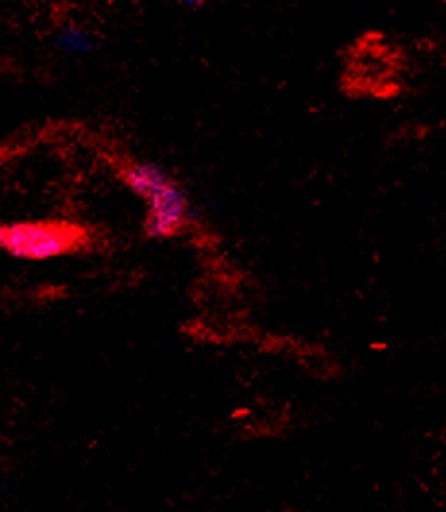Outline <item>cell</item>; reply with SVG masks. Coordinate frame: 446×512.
<instances>
[{"label": "cell", "instance_id": "obj_1", "mask_svg": "<svg viewBox=\"0 0 446 512\" xmlns=\"http://www.w3.org/2000/svg\"><path fill=\"white\" fill-rule=\"evenodd\" d=\"M122 178L128 188L147 201V232L153 238H170L188 223V200L167 172L153 163H130Z\"/></svg>", "mask_w": 446, "mask_h": 512}, {"label": "cell", "instance_id": "obj_2", "mask_svg": "<svg viewBox=\"0 0 446 512\" xmlns=\"http://www.w3.org/2000/svg\"><path fill=\"white\" fill-rule=\"evenodd\" d=\"M84 228L55 221H22L0 225V252L28 261H45L84 250Z\"/></svg>", "mask_w": 446, "mask_h": 512}, {"label": "cell", "instance_id": "obj_3", "mask_svg": "<svg viewBox=\"0 0 446 512\" xmlns=\"http://www.w3.org/2000/svg\"><path fill=\"white\" fill-rule=\"evenodd\" d=\"M56 47L68 57H85L95 49V35L80 24H64L56 31Z\"/></svg>", "mask_w": 446, "mask_h": 512}, {"label": "cell", "instance_id": "obj_4", "mask_svg": "<svg viewBox=\"0 0 446 512\" xmlns=\"http://www.w3.org/2000/svg\"><path fill=\"white\" fill-rule=\"evenodd\" d=\"M184 2H188V4H201L203 0H184Z\"/></svg>", "mask_w": 446, "mask_h": 512}]
</instances>
